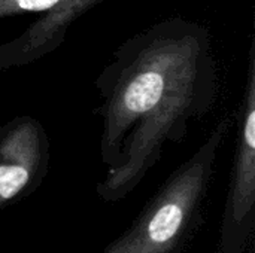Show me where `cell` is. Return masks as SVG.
Wrapping results in <instances>:
<instances>
[{
    "instance_id": "obj_3",
    "label": "cell",
    "mask_w": 255,
    "mask_h": 253,
    "mask_svg": "<svg viewBox=\"0 0 255 253\" xmlns=\"http://www.w3.org/2000/svg\"><path fill=\"white\" fill-rule=\"evenodd\" d=\"M182 222V210L176 204L163 206L149 224V237L154 242L164 243L170 240Z\"/></svg>"
},
{
    "instance_id": "obj_4",
    "label": "cell",
    "mask_w": 255,
    "mask_h": 253,
    "mask_svg": "<svg viewBox=\"0 0 255 253\" xmlns=\"http://www.w3.org/2000/svg\"><path fill=\"white\" fill-rule=\"evenodd\" d=\"M67 0H0V19L22 13H42Z\"/></svg>"
},
{
    "instance_id": "obj_1",
    "label": "cell",
    "mask_w": 255,
    "mask_h": 253,
    "mask_svg": "<svg viewBox=\"0 0 255 253\" xmlns=\"http://www.w3.org/2000/svg\"><path fill=\"white\" fill-rule=\"evenodd\" d=\"M94 85L102 155L136 170L212 112L220 76L211 31L182 16L158 21L126 39Z\"/></svg>"
},
{
    "instance_id": "obj_2",
    "label": "cell",
    "mask_w": 255,
    "mask_h": 253,
    "mask_svg": "<svg viewBox=\"0 0 255 253\" xmlns=\"http://www.w3.org/2000/svg\"><path fill=\"white\" fill-rule=\"evenodd\" d=\"M48 154V134L33 116H18L0 127V198L15 197L30 179V166Z\"/></svg>"
}]
</instances>
